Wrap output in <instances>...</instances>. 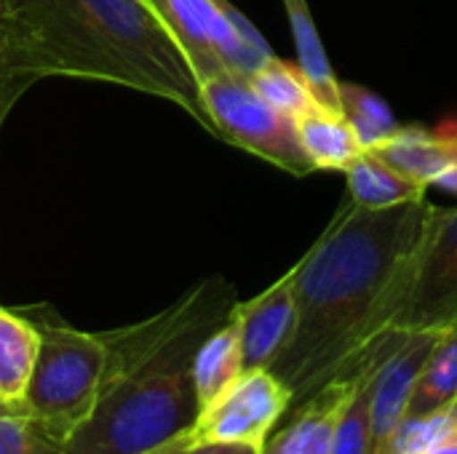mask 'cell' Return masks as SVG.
I'll return each instance as SVG.
<instances>
[{"mask_svg":"<svg viewBox=\"0 0 457 454\" xmlns=\"http://www.w3.org/2000/svg\"><path fill=\"white\" fill-rule=\"evenodd\" d=\"M423 201L364 209L348 198L295 270V329L270 372L303 404L386 332L439 217Z\"/></svg>","mask_w":457,"mask_h":454,"instance_id":"1","label":"cell"},{"mask_svg":"<svg viewBox=\"0 0 457 454\" xmlns=\"http://www.w3.org/2000/svg\"><path fill=\"white\" fill-rule=\"evenodd\" d=\"M236 289L206 278L166 310L112 332L99 399L83 425L62 444L64 454H145L177 436L198 415L193 356L222 326Z\"/></svg>","mask_w":457,"mask_h":454,"instance_id":"2","label":"cell"},{"mask_svg":"<svg viewBox=\"0 0 457 454\" xmlns=\"http://www.w3.org/2000/svg\"><path fill=\"white\" fill-rule=\"evenodd\" d=\"M37 80L83 78L166 99L214 134L182 48L145 0H8Z\"/></svg>","mask_w":457,"mask_h":454,"instance_id":"3","label":"cell"},{"mask_svg":"<svg viewBox=\"0 0 457 454\" xmlns=\"http://www.w3.org/2000/svg\"><path fill=\"white\" fill-rule=\"evenodd\" d=\"M19 310L40 334L21 412L46 436L64 444L83 425L99 399L107 343L102 332L75 329L51 305H29Z\"/></svg>","mask_w":457,"mask_h":454,"instance_id":"4","label":"cell"},{"mask_svg":"<svg viewBox=\"0 0 457 454\" xmlns=\"http://www.w3.org/2000/svg\"><path fill=\"white\" fill-rule=\"evenodd\" d=\"M198 88L214 136L295 177L313 174V166L303 153L295 118L265 102L249 78L222 70L198 80Z\"/></svg>","mask_w":457,"mask_h":454,"instance_id":"5","label":"cell"},{"mask_svg":"<svg viewBox=\"0 0 457 454\" xmlns=\"http://www.w3.org/2000/svg\"><path fill=\"white\" fill-rule=\"evenodd\" d=\"M163 27L171 32L185 59L190 62L195 80L230 70L249 78L268 59L254 51L230 19L228 0H145Z\"/></svg>","mask_w":457,"mask_h":454,"instance_id":"6","label":"cell"},{"mask_svg":"<svg viewBox=\"0 0 457 454\" xmlns=\"http://www.w3.org/2000/svg\"><path fill=\"white\" fill-rule=\"evenodd\" d=\"M289 409L292 393L270 369L244 372L195 415L179 442L187 450L198 444H249L262 450L270 431Z\"/></svg>","mask_w":457,"mask_h":454,"instance_id":"7","label":"cell"},{"mask_svg":"<svg viewBox=\"0 0 457 454\" xmlns=\"http://www.w3.org/2000/svg\"><path fill=\"white\" fill-rule=\"evenodd\" d=\"M394 334V326L380 332L353 356V361L340 375H335L303 404L292 407L289 425L281 428L276 436H268L260 454H332L345 409L351 407L361 383L386 353Z\"/></svg>","mask_w":457,"mask_h":454,"instance_id":"8","label":"cell"},{"mask_svg":"<svg viewBox=\"0 0 457 454\" xmlns=\"http://www.w3.org/2000/svg\"><path fill=\"white\" fill-rule=\"evenodd\" d=\"M457 321V209H442L412 273L394 329L442 332Z\"/></svg>","mask_w":457,"mask_h":454,"instance_id":"9","label":"cell"},{"mask_svg":"<svg viewBox=\"0 0 457 454\" xmlns=\"http://www.w3.org/2000/svg\"><path fill=\"white\" fill-rule=\"evenodd\" d=\"M439 340V332L399 329L391 348L383 353L370 385V431L375 452L404 423L415 383ZM372 452V454H375Z\"/></svg>","mask_w":457,"mask_h":454,"instance_id":"10","label":"cell"},{"mask_svg":"<svg viewBox=\"0 0 457 454\" xmlns=\"http://www.w3.org/2000/svg\"><path fill=\"white\" fill-rule=\"evenodd\" d=\"M244 372L270 369L295 329V270L249 302L233 305Z\"/></svg>","mask_w":457,"mask_h":454,"instance_id":"11","label":"cell"},{"mask_svg":"<svg viewBox=\"0 0 457 454\" xmlns=\"http://www.w3.org/2000/svg\"><path fill=\"white\" fill-rule=\"evenodd\" d=\"M396 171L434 185L457 163V131H428L423 126H399L388 139L370 147Z\"/></svg>","mask_w":457,"mask_h":454,"instance_id":"12","label":"cell"},{"mask_svg":"<svg viewBox=\"0 0 457 454\" xmlns=\"http://www.w3.org/2000/svg\"><path fill=\"white\" fill-rule=\"evenodd\" d=\"M343 174L348 179L351 201L364 209H391V206L423 201L428 195V185L396 171L372 150H361L343 169Z\"/></svg>","mask_w":457,"mask_h":454,"instance_id":"13","label":"cell"},{"mask_svg":"<svg viewBox=\"0 0 457 454\" xmlns=\"http://www.w3.org/2000/svg\"><path fill=\"white\" fill-rule=\"evenodd\" d=\"M37 345V326L19 308L0 305V407L21 409Z\"/></svg>","mask_w":457,"mask_h":454,"instance_id":"14","label":"cell"},{"mask_svg":"<svg viewBox=\"0 0 457 454\" xmlns=\"http://www.w3.org/2000/svg\"><path fill=\"white\" fill-rule=\"evenodd\" d=\"M295 123L313 171H343L364 150L345 115L327 110L324 104L311 107Z\"/></svg>","mask_w":457,"mask_h":454,"instance_id":"15","label":"cell"},{"mask_svg":"<svg viewBox=\"0 0 457 454\" xmlns=\"http://www.w3.org/2000/svg\"><path fill=\"white\" fill-rule=\"evenodd\" d=\"M190 375H193V391H195L198 412L206 404H212L220 393H225L244 375L238 329H236L233 316L198 345V351L193 356Z\"/></svg>","mask_w":457,"mask_h":454,"instance_id":"16","label":"cell"},{"mask_svg":"<svg viewBox=\"0 0 457 454\" xmlns=\"http://www.w3.org/2000/svg\"><path fill=\"white\" fill-rule=\"evenodd\" d=\"M287 16H289V27H292V37H295V48H297V67L305 75L313 96L335 112L340 110V80L332 72V64L327 59L324 43L319 37L316 21L311 16V8L305 0H284Z\"/></svg>","mask_w":457,"mask_h":454,"instance_id":"17","label":"cell"},{"mask_svg":"<svg viewBox=\"0 0 457 454\" xmlns=\"http://www.w3.org/2000/svg\"><path fill=\"white\" fill-rule=\"evenodd\" d=\"M457 399V321L439 332V340L415 383L404 420L426 417Z\"/></svg>","mask_w":457,"mask_h":454,"instance_id":"18","label":"cell"},{"mask_svg":"<svg viewBox=\"0 0 457 454\" xmlns=\"http://www.w3.org/2000/svg\"><path fill=\"white\" fill-rule=\"evenodd\" d=\"M249 83L254 86V91H257L265 102H270L276 110L292 115L295 120H297L303 112H308L311 107L321 104V102L313 96V91H311L305 75L300 72V67L292 64V62H284V59H278V56L268 59L257 72H252V75H249Z\"/></svg>","mask_w":457,"mask_h":454,"instance_id":"19","label":"cell"},{"mask_svg":"<svg viewBox=\"0 0 457 454\" xmlns=\"http://www.w3.org/2000/svg\"><path fill=\"white\" fill-rule=\"evenodd\" d=\"M340 110L364 150L380 144L399 128L388 104L356 83H340Z\"/></svg>","mask_w":457,"mask_h":454,"instance_id":"20","label":"cell"},{"mask_svg":"<svg viewBox=\"0 0 457 454\" xmlns=\"http://www.w3.org/2000/svg\"><path fill=\"white\" fill-rule=\"evenodd\" d=\"M37 83V78L32 75L11 11H8V0H0V131L3 123L8 118V112L13 110V104L27 94V88Z\"/></svg>","mask_w":457,"mask_h":454,"instance_id":"21","label":"cell"},{"mask_svg":"<svg viewBox=\"0 0 457 454\" xmlns=\"http://www.w3.org/2000/svg\"><path fill=\"white\" fill-rule=\"evenodd\" d=\"M457 431V399L445 404L442 409L418 417V420H404L394 436L378 450L375 454H423L431 447H436L442 439Z\"/></svg>","mask_w":457,"mask_h":454,"instance_id":"22","label":"cell"},{"mask_svg":"<svg viewBox=\"0 0 457 454\" xmlns=\"http://www.w3.org/2000/svg\"><path fill=\"white\" fill-rule=\"evenodd\" d=\"M399 332V329H396ZM396 337V334H394ZM394 343V340H391ZM388 343V348H391ZM386 348V351H388ZM383 359V356H380ZM380 364V361H378ZM375 364V369H378ZM375 369L367 375V380L361 383L356 399L351 401V407L345 409L343 415V423H340V431H337V439H335V447L332 454H372V431H370V385H372V375Z\"/></svg>","mask_w":457,"mask_h":454,"instance_id":"23","label":"cell"},{"mask_svg":"<svg viewBox=\"0 0 457 454\" xmlns=\"http://www.w3.org/2000/svg\"><path fill=\"white\" fill-rule=\"evenodd\" d=\"M0 454H64L21 409L0 407Z\"/></svg>","mask_w":457,"mask_h":454,"instance_id":"24","label":"cell"},{"mask_svg":"<svg viewBox=\"0 0 457 454\" xmlns=\"http://www.w3.org/2000/svg\"><path fill=\"white\" fill-rule=\"evenodd\" d=\"M187 454H260V447H249V444H198V447H190Z\"/></svg>","mask_w":457,"mask_h":454,"instance_id":"25","label":"cell"},{"mask_svg":"<svg viewBox=\"0 0 457 454\" xmlns=\"http://www.w3.org/2000/svg\"><path fill=\"white\" fill-rule=\"evenodd\" d=\"M423 454H457V431L455 433H450L447 439H442L436 447H431L428 452Z\"/></svg>","mask_w":457,"mask_h":454,"instance_id":"26","label":"cell"},{"mask_svg":"<svg viewBox=\"0 0 457 454\" xmlns=\"http://www.w3.org/2000/svg\"><path fill=\"white\" fill-rule=\"evenodd\" d=\"M145 454H187V447L177 436V439H171V442H166V444H161V447H155V450H150V452Z\"/></svg>","mask_w":457,"mask_h":454,"instance_id":"27","label":"cell"},{"mask_svg":"<svg viewBox=\"0 0 457 454\" xmlns=\"http://www.w3.org/2000/svg\"><path fill=\"white\" fill-rule=\"evenodd\" d=\"M434 185H439V187H445V190H450V193H457V163L455 166H450Z\"/></svg>","mask_w":457,"mask_h":454,"instance_id":"28","label":"cell"}]
</instances>
